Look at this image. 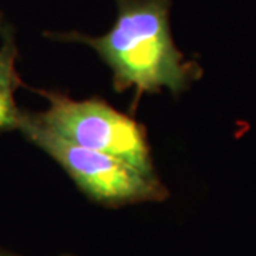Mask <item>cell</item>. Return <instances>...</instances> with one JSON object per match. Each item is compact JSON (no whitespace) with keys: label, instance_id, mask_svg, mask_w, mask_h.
Instances as JSON below:
<instances>
[{"label":"cell","instance_id":"6da1fadb","mask_svg":"<svg viewBox=\"0 0 256 256\" xmlns=\"http://www.w3.org/2000/svg\"><path fill=\"white\" fill-rule=\"evenodd\" d=\"M112 28L90 36L80 32L48 33L60 42L82 43L92 48L111 70L112 88L134 92L132 108L146 94L166 90L180 96L202 74L200 64L188 60L171 33V0H116Z\"/></svg>","mask_w":256,"mask_h":256},{"label":"cell","instance_id":"7a4b0ae2","mask_svg":"<svg viewBox=\"0 0 256 256\" xmlns=\"http://www.w3.org/2000/svg\"><path fill=\"white\" fill-rule=\"evenodd\" d=\"M16 131L54 160L88 200L102 206L161 202L170 196L158 174H146L121 158L60 137L36 118L34 111H20Z\"/></svg>","mask_w":256,"mask_h":256},{"label":"cell","instance_id":"3957f363","mask_svg":"<svg viewBox=\"0 0 256 256\" xmlns=\"http://www.w3.org/2000/svg\"><path fill=\"white\" fill-rule=\"evenodd\" d=\"M47 108L36 118L60 137L77 146L121 158L146 174L156 175V164L146 127L98 97L73 100L54 90H37Z\"/></svg>","mask_w":256,"mask_h":256},{"label":"cell","instance_id":"277c9868","mask_svg":"<svg viewBox=\"0 0 256 256\" xmlns=\"http://www.w3.org/2000/svg\"><path fill=\"white\" fill-rule=\"evenodd\" d=\"M0 37V132H6L18 130L22 108L14 96L23 82L18 73V48L13 30L6 26Z\"/></svg>","mask_w":256,"mask_h":256},{"label":"cell","instance_id":"5b68a950","mask_svg":"<svg viewBox=\"0 0 256 256\" xmlns=\"http://www.w3.org/2000/svg\"><path fill=\"white\" fill-rule=\"evenodd\" d=\"M4 28H6V24H4V22H3V14H2V12H0V36H2V33H3Z\"/></svg>","mask_w":256,"mask_h":256},{"label":"cell","instance_id":"8992f818","mask_svg":"<svg viewBox=\"0 0 256 256\" xmlns=\"http://www.w3.org/2000/svg\"><path fill=\"white\" fill-rule=\"evenodd\" d=\"M0 256H18L16 254H12L9 250H4V249H0Z\"/></svg>","mask_w":256,"mask_h":256}]
</instances>
